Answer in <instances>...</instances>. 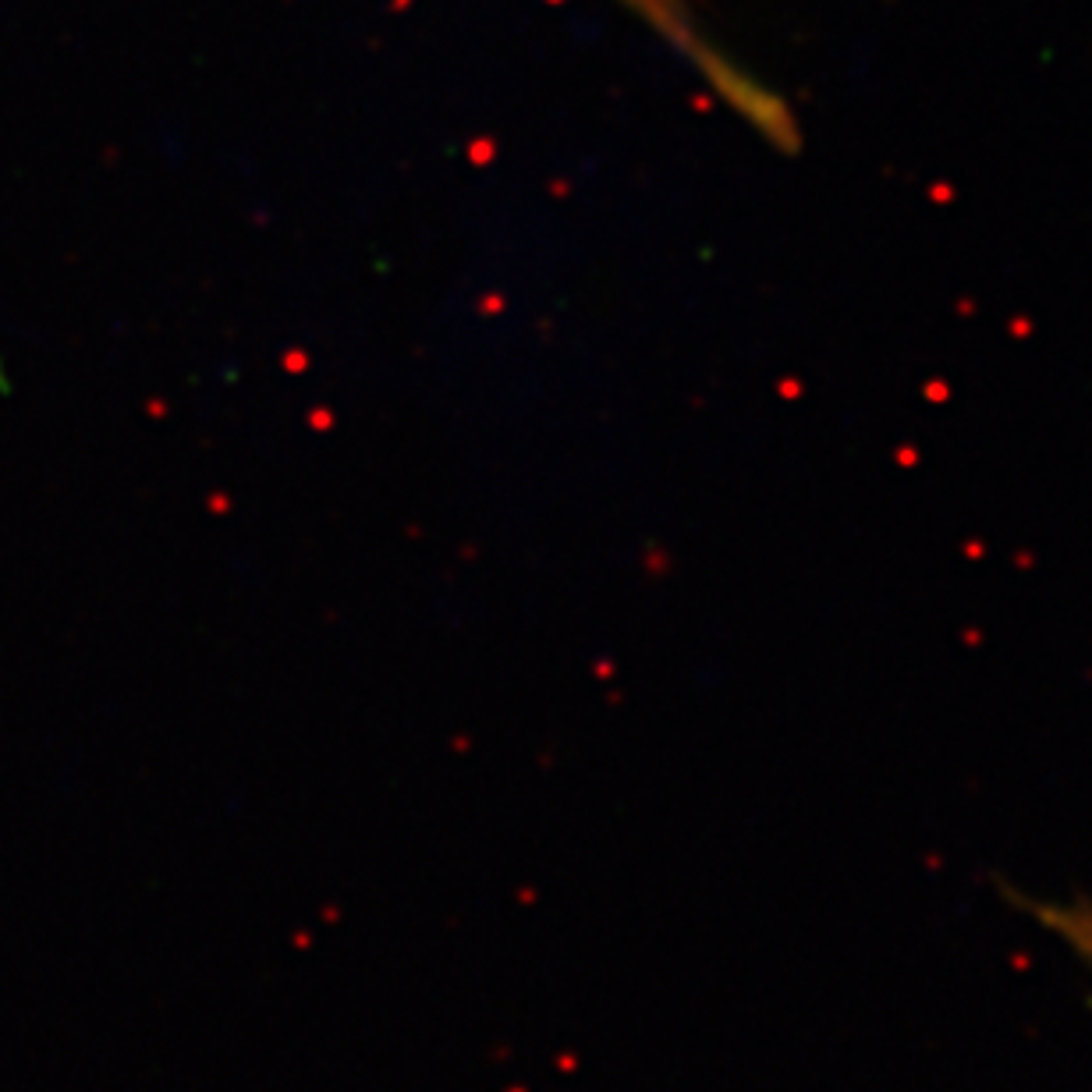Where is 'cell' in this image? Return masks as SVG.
Instances as JSON below:
<instances>
[{"mask_svg": "<svg viewBox=\"0 0 1092 1092\" xmlns=\"http://www.w3.org/2000/svg\"><path fill=\"white\" fill-rule=\"evenodd\" d=\"M1036 915L1043 918V926L1074 954V962H1079L1092 979V904L1053 901V904H1039Z\"/></svg>", "mask_w": 1092, "mask_h": 1092, "instance_id": "1", "label": "cell"}, {"mask_svg": "<svg viewBox=\"0 0 1092 1092\" xmlns=\"http://www.w3.org/2000/svg\"><path fill=\"white\" fill-rule=\"evenodd\" d=\"M631 4L642 8L653 22L668 25V29H678V14H681V8H685L681 0H631Z\"/></svg>", "mask_w": 1092, "mask_h": 1092, "instance_id": "2", "label": "cell"}]
</instances>
